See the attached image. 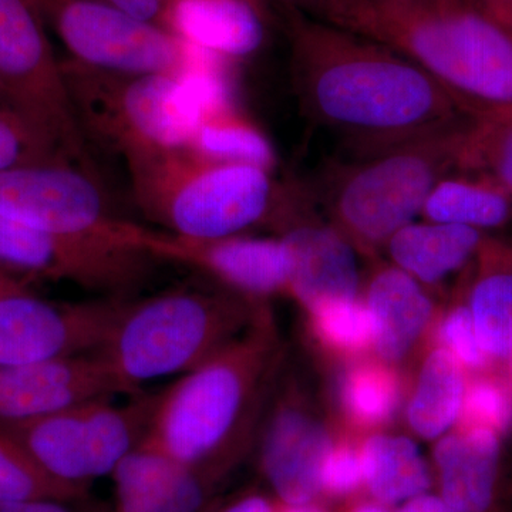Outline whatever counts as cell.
Instances as JSON below:
<instances>
[{
    "mask_svg": "<svg viewBox=\"0 0 512 512\" xmlns=\"http://www.w3.org/2000/svg\"><path fill=\"white\" fill-rule=\"evenodd\" d=\"M293 89L346 157L373 153L471 116L406 56L301 12L288 13Z\"/></svg>",
    "mask_w": 512,
    "mask_h": 512,
    "instance_id": "6da1fadb",
    "label": "cell"
},
{
    "mask_svg": "<svg viewBox=\"0 0 512 512\" xmlns=\"http://www.w3.org/2000/svg\"><path fill=\"white\" fill-rule=\"evenodd\" d=\"M326 22L406 56L471 116L512 109V35L464 0H346Z\"/></svg>",
    "mask_w": 512,
    "mask_h": 512,
    "instance_id": "7a4b0ae2",
    "label": "cell"
},
{
    "mask_svg": "<svg viewBox=\"0 0 512 512\" xmlns=\"http://www.w3.org/2000/svg\"><path fill=\"white\" fill-rule=\"evenodd\" d=\"M74 109L87 140L134 160L190 147L208 101L229 97L214 66L190 76L104 72L62 62Z\"/></svg>",
    "mask_w": 512,
    "mask_h": 512,
    "instance_id": "3957f363",
    "label": "cell"
},
{
    "mask_svg": "<svg viewBox=\"0 0 512 512\" xmlns=\"http://www.w3.org/2000/svg\"><path fill=\"white\" fill-rule=\"evenodd\" d=\"M264 325L156 393L143 444L220 480L231 466L249 403L271 359Z\"/></svg>",
    "mask_w": 512,
    "mask_h": 512,
    "instance_id": "277c9868",
    "label": "cell"
},
{
    "mask_svg": "<svg viewBox=\"0 0 512 512\" xmlns=\"http://www.w3.org/2000/svg\"><path fill=\"white\" fill-rule=\"evenodd\" d=\"M126 164L138 210L174 237H234L271 222L281 195L271 171L212 160L191 147L157 151Z\"/></svg>",
    "mask_w": 512,
    "mask_h": 512,
    "instance_id": "5b68a950",
    "label": "cell"
},
{
    "mask_svg": "<svg viewBox=\"0 0 512 512\" xmlns=\"http://www.w3.org/2000/svg\"><path fill=\"white\" fill-rule=\"evenodd\" d=\"M247 319L242 299L201 286L133 296L96 355L130 396L148 382L201 365L235 340Z\"/></svg>",
    "mask_w": 512,
    "mask_h": 512,
    "instance_id": "8992f818",
    "label": "cell"
},
{
    "mask_svg": "<svg viewBox=\"0 0 512 512\" xmlns=\"http://www.w3.org/2000/svg\"><path fill=\"white\" fill-rule=\"evenodd\" d=\"M473 119L339 161L322 190L339 231L373 248L412 224L436 184L457 173Z\"/></svg>",
    "mask_w": 512,
    "mask_h": 512,
    "instance_id": "52a82bcc",
    "label": "cell"
},
{
    "mask_svg": "<svg viewBox=\"0 0 512 512\" xmlns=\"http://www.w3.org/2000/svg\"><path fill=\"white\" fill-rule=\"evenodd\" d=\"M0 101L52 141L70 163L100 177L62 62L32 0H0Z\"/></svg>",
    "mask_w": 512,
    "mask_h": 512,
    "instance_id": "ba28073f",
    "label": "cell"
},
{
    "mask_svg": "<svg viewBox=\"0 0 512 512\" xmlns=\"http://www.w3.org/2000/svg\"><path fill=\"white\" fill-rule=\"evenodd\" d=\"M101 397L8 431L40 468L60 483L89 490L90 483L111 476L144 439L156 394Z\"/></svg>",
    "mask_w": 512,
    "mask_h": 512,
    "instance_id": "9c48e42d",
    "label": "cell"
},
{
    "mask_svg": "<svg viewBox=\"0 0 512 512\" xmlns=\"http://www.w3.org/2000/svg\"><path fill=\"white\" fill-rule=\"evenodd\" d=\"M73 62L104 72L190 76L218 59L99 0H32Z\"/></svg>",
    "mask_w": 512,
    "mask_h": 512,
    "instance_id": "30bf717a",
    "label": "cell"
},
{
    "mask_svg": "<svg viewBox=\"0 0 512 512\" xmlns=\"http://www.w3.org/2000/svg\"><path fill=\"white\" fill-rule=\"evenodd\" d=\"M0 211L47 234L106 239L141 251L151 231L117 215L101 178L72 163L0 174Z\"/></svg>",
    "mask_w": 512,
    "mask_h": 512,
    "instance_id": "8fae6325",
    "label": "cell"
},
{
    "mask_svg": "<svg viewBox=\"0 0 512 512\" xmlns=\"http://www.w3.org/2000/svg\"><path fill=\"white\" fill-rule=\"evenodd\" d=\"M130 298L52 301L29 288L0 296V367L96 353Z\"/></svg>",
    "mask_w": 512,
    "mask_h": 512,
    "instance_id": "7c38bea8",
    "label": "cell"
},
{
    "mask_svg": "<svg viewBox=\"0 0 512 512\" xmlns=\"http://www.w3.org/2000/svg\"><path fill=\"white\" fill-rule=\"evenodd\" d=\"M0 266L103 296L120 291L126 284L130 255L104 239L37 231L0 211Z\"/></svg>",
    "mask_w": 512,
    "mask_h": 512,
    "instance_id": "4fadbf2b",
    "label": "cell"
},
{
    "mask_svg": "<svg viewBox=\"0 0 512 512\" xmlns=\"http://www.w3.org/2000/svg\"><path fill=\"white\" fill-rule=\"evenodd\" d=\"M144 248L160 262L195 269L244 295L261 298L291 285V256L281 238L187 239L151 229Z\"/></svg>",
    "mask_w": 512,
    "mask_h": 512,
    "instance_id": "5bb4252c",
    "label": "cell"
},
{
    "mask_svg": "<svg viewBox=\"0 0 512 512\" xmlns=\"http://www.w3.org/2000/svg\"><path fill=\"white\" fill-rule=\"evenodd\" d=\"M272 224L291 256L289 292L311 311L320 303L353 301L359 291L355 251L338 228L299 218L295 185H281Z\"/></svg>",
    "mask_w": 512,
    "mask_h": 512,
    "instance_id": "9a60e30c",
    "label": "cell"
},
{
    "mask_svg": "<svg viewBox=\"0 0 512 512\" xmlns=\"http://www.w3.org/2000/svg\"><path fill=\"white\" fill-rule=\"evenodd\" d=\"M127 396L96 353L0 367V427H15L101 397Z\"/></svg>",
    "mask_w": 512,
    "mask_h": 512,
    "instance_id": "2e32d148",
    "label": "cell"
},
{
    "mask_svg": "<svg viewBox=\"0 0 512 512\" xmlns=\"http://www.w3.org/2000/svg\"><path fill=\"white\" fill-rule=\"evenodd\" d=\"M332 444L326 430L293 404L276 407L261 446L262 473L282 503H313Z\"/></svg>",
    "mask_w": 512,
    "mask_h": 512,
    "instance_id": "e0dca14e",
    "label": "cell"
},
{
    "mask_svg": "<svg viewBox=\"0 0 512 512\" xmlns=\"http://www.w3.org/2000/svg\"><path fill=\"white\" fill-rule=\"evenodd\" d=\"M111 512H202L217 481L141 443L116 467Z\"/></svg>",
    "mask_w": 512,
    "mask_h": 512,
    "instance_id": "ac0fdd59",
    "label": "cell"
},
{
    "mask_svg": "<svg viewBox=\"0 0 512 512\" xmlns=\"http://www.w3.org/2000/svg\"><path fill=\"white\" fill-rule=\"evenodd\" d=\"M264 0H170L163 28L221 59L255 55L265 42Z\"/></svg>",
    "mask_w": 512,
    "mask_h": 512,
    "instance_id": "d6986e66",
    "label": "cell"
},
{
    "mask_svg": "<svg viewBox=\"0 0 512 512\" xmlns=\"http://www.w3.org/2000/svg\"><path fill=\"white\" fill-rule=\"evenodd\" d=\"M434 461L439 494L448 504L460 512H501L500 434L483 427H463L440 440Z\"/></svg>",
    "mask_w": 512,
    "mask_h": 512,
    "instance_id": "ffe728a7",
    "label": "cell"
},
{
    "mask_svg": "<svg viewBox=\"0 0 512 512\" xmlns=\"http://www.w3.org/2000/svg\"><path fill=\"white\" fill-rule=\"evenodd\" d=\"M420 284L397 266L380 269L370 281L367 309L375 329L373 342L384 359L406 355L429 322L433 305Z\"/></svg>",
    "mask_w": 512,
    "mask_h": 512,
    "instance_id": "44dd1931",
    "label": "cell"
},
{
    "mask_svg": "<svg viewBox=\"0 0 512 512\" xmlns=\"http://www.w3.org/2000/svg\"><path fill=\"white\" fill-rule=\"evenodd\" d=\"M484 232L440 222H412L387 242L394 266L423 284H439L476 258Z\"/></svg>",
    "mask_w": 512,
    "mask_h": 512,
    "instance_id": "7402d4cb",
    "label": "cell"
},
{
    "mask_svg": "<svg viewBox=\"0 0 512 512\" xmlns=\"http://www.w3.org/2000/svg\"><path fill=\"white\" fill-rule=\"evenodd\" d=\"M468 311L478 340L490 359L512 356V248L484 238Z\"/></svg>",
    "mask_w": 512,
    "mask_h": 512,
    "instance_id": "603a6c76",
    "label": "cell"
},
{
    "mask_svg": "<svg viewBox=\"0 0 512 512\" xmlns=\"http://www.w3.org/2000/svg\"><path fill=\"white\" fill-rule=\"evenodd\" d=\"M421 215L426 221L485 231L512 220V194L481 175L453 173L436 184Z\"/></svg>",
    "mask_w": 512,
    "mask_h": 512,
    "instance_id": "cb8c5ba5",
    "label": "cell"
},
{
    "mask_svg": "<svg viewBox=\"0 0 512 512\" xmlns=\"http://www.w3.org/2000/svg\"><path fill=\"white\" fill-rule=\"evenodd\" d=\"M363 485L373 500L384 505L403 504L429 493V466L419 447L406 437L375 436L360 450Z\"/></svg>",
    "mask_w": 512,
    "mask_h": 512,
    "instance_id": "d4e9b609",
    "label": "cell"
},
{
    "mask_svg": "<svg viewBox=\"0 0 512 512\" xmlns=\"http://www.w3.org/2000/svg\"><path fill=\"white\" fill-rule=\"evenodd\" d=\"M190 147L202 156L224 163L256 165L269 171L276 164L271 141L231 101L204 107Z\"/></svg>",
    "mask_w": 512,
    "mask_h": 512,
    "instance_id": "484cf974",
    "label": "cell"
},
{
    "mask_svg": "<svg viewBox=\"0 0 512 512\" xmlns=\"http://www.w3.org/2000/svg\"><path fill=\"white\" fill-rule=\"evenodd\" d=\"M466 387L456 357L444 348L434 350L421 369L407 412L412 429L429 440L446 433L460 417Z\"/></svg>",
    "mask_w": 512,
    "mask_h": 512,
    "instance_id": "4316f807",
    "label": "cell"
},
{
    "mask_svg": "<svg viewBox=\"0 0 512 512\" xmlns=\"http://www.w3.org/2000/svg\"><path fill=\"white\" fill-rule=\"evenodd\" d=\"M457 173L490 178L512 194V109L474 116Z\"/></svg>",
    "mask_w": 512,
    "mask_h": 512,
    "instance_id": "83f0119b",
    "label": "cell"
},
{
    "mask_svg": "<svg viewBox=\"0 0 512 512\" xmlns=\"http://www.w3.org/2000/svg\"><path fill=\"white\" fill-rule=\"evenodd\" d=\"M84 495H89V490L50 477L12 434L0 429V503Z\"/></svg>",
    "mask_w": 512,
    "mask_h": 512,
    "instance_id": "f1b7e54d",
    "label": "cell"
},
{
    "mask_svg": "<svg viewBox=\"0 0 512 512\" xmlns=\"http://www.w3.org/2000/svg\"><path fill=\"white\" fill-rule=\"evenodd\" d=\"M343 402L353 419L366 424L383 423L396 412L399 384L382 366H357L343 383Z\"/></svg>",
    "mask_w": 512,
    "mask_h": 512,
    "instance_id": "f546056e",
    "label": "cell"
},
{
    "mask_svg": "<svg viewBox=\"0 0 512 512\" xmlns=\"http://www.w3.org/2000/svg\"><path fill=\"white\" fill-rule=\"evenodd\" d=\"M52 163L70 161L28 121L0 103V174L26 165Z\"/></svg>",
    "mask_w": 512,
    "mask_h": 512,
    "instance_id": "4dcf8cb0",
    "label": "cell"
},
{
    "mask_svg": "<svg viewBox=\"0 0 512 512\" xmlns=\"http://www.w3.org/2000/svg\"><path fill=\"white\" fill-rule=\"evenodd\" d=\"M311 313L316 332L333 348L357 352L375 339L372 315L356 299L320 303Z\"/></svg>",
    "mask_w": 512,
    "mask_h": 512,
    "instance_id": "1f68e13d",
    "label": "cell"
},
{
    "mask_svg": "<svg viewBox=\"0 0 512 512\" xmlns=\"http://www.w3.org/2000/svg\"><path fill=\"white\" fill-rule=\"evenodd\" d=\"M464 427H483L503 434L512 426V389L494 377H481L466 387Z\"/></svg>",
    "mask_w": 512,
    "mask_h": 512,
    "instance_id": "d6a6232c",
    "label": "cell"
},
{
    "mask_svg": "<svg viewBox=\"0 0 512 512\" xmlns=\"http://www.w3.org/2000/svg\"><path fill=\"white\" fill-rule=\"evenodd\" d=\"M440 342L463 367L483 369L488 357L481 348L473 318L468 306H457L441 323L439 330Z\"/></svg>",
    "mask_w": 512,
    "mask_h": 512,
    "instance_id": "836d02e7",
    "label": "cell"
},
{
    "mask_svg": "<svg viewBox=\"0 0 512 512\" xmlns=\"http://www.w3.org/2000/svg\"><path fill=\"white\" fill-rule=\"evenodd\" d=\"M322 493L346 497L363 485V464L360 451L352 447L330 450L322 468Z\"/></svg>",
    "mask_w": 512,
    "mask_h": 512,
    "instance_id": "e575fe53",
    "label": "cell"
},
{
    "mask_svg": "<svg viewBox=\"0 0 512 512\" xmlns=\"http://www.w3.org/2000/svg\"><path fill=\"white\" fill-rule=\"evenodd\" d=\"M0 512H111V507L90 500L89 495H84V497H47L0 503Z\"/></svg>",
    "mask_w": 512,
    "mask_h": 512,
    "instance_id": "d590c367",
    "label": "cell"
},
{
    "mask_svg": "<svg viewBox=\"0 0 512 512\" xmlns=\"http://www.w3.org/2000/svg\"><path fill=\"white\" fill-rule=\"evenodd\" d=\"M99 2L114 6V8L123 10L138 19L163 26V0H99Z\"/></svg>",
    "mask_w": 512,
    "mask_h": 512,
    "instance_id": "8d00e7d4",
    "label": "cell"
},
{
    "mask_svg": "<svg viewBox=\"0 0 512 512\" xmlns=\"http://www.w3.org/2000/svg\"><path fill=\"white\" fill-rule=\"evenodd\" d=\"M464 3L512 35V0H464Z\"/></svg>",
    "mask_w": 512,
    "mask_h": 512,
    "instance_id": "74e56055",
    "label": "cell"
},
{
    "mask_svg": "<svg viewBox=\"0 0 512 512\" xmlns=\"http://www.w3.org/2000/svg\"><path fill=\"white\" fill-rule=\"evenodd\" d=\"M397 512H460L440 494L424 493L400 505Z\"/></svg>",
    "mask_w": 512,
    "mask_h": 512,
    "instance_id": "f35d334b",
    "label": "cell"
},
{
    "mask_svg": "<svg viewBox=\"0 0 512 512\" xmlns=\"http://www.w3.org/2000/svg\"><path fill=\"white\" fill-rule=\"evenodd\" d=\"M278 500H271L262 494H248L239 498L228 507L221 508L218 505L217 512H276Z\"/></svg>",
    "mask_w": 512,
    "mask_h": 512,
    "instance_id": "ab89813d",
    "label": "cell"
},
{
    "mask_svg": "<svg viewBox=\"0 0 512 512\" xmlns=\"http://www.w3.org/2000/svg\"><path fill=\"white\" fill-rule=\"evenodd\" d=\"M265 3L274 2L286 10V13L301 12L312 18L322 19V8L319 0H264Z\"/></svg>",
    "mask_w": 512,
    "mask_h": 512,
    "instance_id": "60d3db41",
    "label": "cell"
},
{
    "mask_svg": "<svg viewBox=\"0 0 512 512\" xmlns=\"http://www.w3.org/2000/svg\"><path fill=\"white\" fill-rule=\"evenodd\" d=\"M9 272L8 269L0 266V296L28 288L22 279L16 278L15 275L9 274Z\"/></svg>",
    "mask_w": 512,
    "mask_h": 512,
    "instance_id": "b9f144b4",
    "label": "cell"
},
{
    "mask_svg": "<svg viewBox=\"0 0 512 512\" xmlns=\"http://www.w3.org/2000/svg\"><path fill=\"white\" fill-rule=\"evenodd\" d=\"M278 500V498H276ZM276 512H325L319 505H316L315 501L313 503L306 504H288L282 503V501L278 500V511Z\"/></svg>",
    "mask_w": 512,
    "mask_h": 512,
    "instance_id": "7bdbcfd3",
    "label": "cell"
},
{
    "mask_svg": "<svg viewBox=\"0 0 512 512\" xmlns=\"http://www.w3.org/2000/svg\"><path fill=\"white\" fill-rule=\"evenodd\" d=\"M345 512H390L387 510V505L377 503V501H373V503H362L353 505L350 507L348 511Z\"/></svg>",
    "mask_w": 512,
    "mask_h": 512,
    "instance_id": "ee69618b",
    "label": "cell"
},
{
    "mask_svg": "<svg viewBox=\"0 0 512 512\" xmlns=\"http://www.w3.org/2000/svg\"><path fill=\"white\" fill-rule=\"evenodd\" d=\"M339 2H343V0H319L320 8H322V19L320 20H325L326 16H328V13L330 12V9H332L333 6Z\"/></svg>",
    "mask_w": 512,
    "mask_h": 512,
    "instance_id": "f6af8a7d",
    "label": "cell"
},
{
    "mask_svg": "<svg viewBox=\"0 0 512 512\" xmlns=\"http://www.w3.org/2000/svg\"><path fill=\"white\" fill-rule=\"evenodd\" d=\"M217 508H218V503H214V501H212V503L210 505H208V507L205 508V510L202 512H217Z\"/></svg>",
    "mask_w": 512,
    "mask_h": 512,
    "instance_id": "bcb514c9",
    "label": "cell"
},
{
    "mask_svg": "<svg viewBox=\"0 0 512 512\" xmlns=\"http://www.w3.org/2000/svg\"><path fill=\"white\" fill-rule=\"evenodd\" d=\"M386 2H421V0H386Z\"/></svg>",
    "mask_w": 512,
    "mask_h": 512,
    "instance_id": "7dc6e473",
    "label": "cell"
},
{
    "mask_svg": "<svg viewBox=\"0 0 512 512\" xmlns=\"http://www.w3.org/2000/svg\"><path fill=\"white\" fill-rule=\"evenodd\" d=\"M164 2V6L167 5L168 2H170V0H163Z\"/></svg>",
    "mask_w": 512,
    "mask_h": 512,
    "instance_id": "c3c4849f",
    "label": "cell"
},
{
    "mask_svg": "<svg viewBox=\"0 0 512 512\" xmlns=\"http://www.w3.org/2000/svg\"><path fill=\"white\" fill-rule=\"evenodd\" d=\"M510 359H511V362H512V356L510 357Z\"/></svg>",
    "mask_w": 512,
    "mask_h": 512,
    "instance_id": "681fc988",
    "label": "cell"
},
{
    "mask_svg": "<svg viewBox=\"0 0 512 512\" xmlns=\"http://www.w3.org/2000/svg\"><path fill=\"white\" fill-rule=\"evenodd\" d=\"M0 103H2V101H0ZM3 104V103H2Z\"/></svg>",
    "mask_w": 512,
    "mask_h": 512,
    "instance_id": "f907efd6",
    "label": "cell"
}]
</instances>
